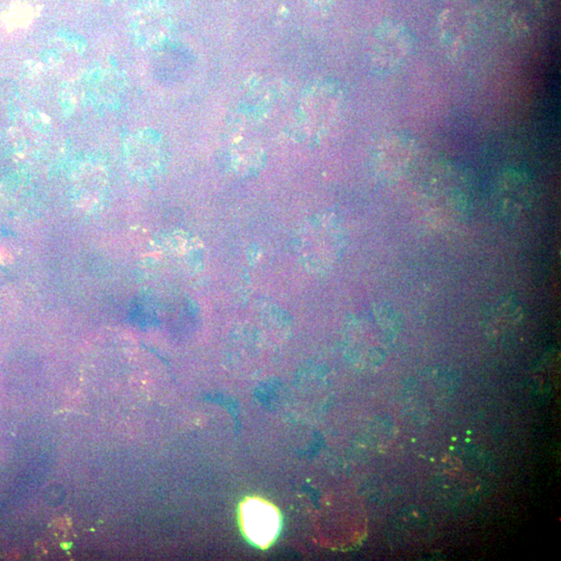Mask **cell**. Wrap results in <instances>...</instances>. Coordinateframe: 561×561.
<instances>
[{
    "instance_id": "obj_1",
    "label": "cell",
    "mask_w": 561,
    "mask_h": 561,
    "mask_svg": "<svg viewBox=\"0 0 561 561\" xmlns=\"http://www.w3.org/2000/svg\"><path fill=\"white\" fill-rule=\"evenodd\" d=\"M419 205L424 219L438 230L457 229L471 212L469 182L459 166L449 162L428 171L419 191Z\"/></svg>"
},
{
    "instance_id": "obj_2",
    "label": "cell",
    "mask_w": 561,
    "mask_h": 561,
    "mask_svg": "<svg viewBox=\"0 0 561 561\" xmlns=\"http://www.w3.org/2000/svg\"><path fill=\"white\" fill-rule=\"evenodd\" d=\"M345 244V230L339 219L329 213L315 215L299 233V262L309 273H326L340 258Z\"/></svg>"
},
{
    "instance_id": "obj_3",
    "label": "cell",
    "mask_w": 561,
    "mask_h": 561,
    "mask_svg": "<svg viewBox=\"0 0 561 561\" xmlns=\"http://www.w3.org/2000/svg\"><path fill=\"white\" fill-rule=\"evenodd\" d=\"M535 181L522 168H512L502 172L495 183L493 208L501 219L516 221L529 212L535 203Z\"/></svg>"
},
{
    "instance_id": "obj_4",
    "label": "cell",
    "mask_w": 561,
    "mask_h": 561,
    "mask_svg": "<svg viewBox=\"0 0 561 561\" xmlns=\"http://www.w3.org/2000/svg\"><path fill=\"white\" fill-rule=\"evenodd\" d=\"M418 145L411 134L394 132L375 148L372 161L375 173L388 182L404 178L416 164Z\"/></svg>"
},
{
    "instance_id": "obj_5",
    "label": "cell",
    "mask_w": 561,
    "mask_h": 561,
    "mask_svg": "<svg viewBox=\"0 0 561 561\" xmlns=\"http://www.w3.org/2000/svg\"><path fill=\"white\" fill-rule=\"evenodd\" d=\"M413 46L412 35L404 27L395 24L381 27L369 45L371 68L381 75L391 74L408 60Z\"/></svg>"
},
{
    "instance_id": "obj_6",
    "label": "cell",
    "mask_w": 561,
    "mask_h": 561,
    "mask_svg": "<svg viewBox=\"0 0 561 561\" xmlns=\"http://www.w3.org/2000/svg\"><path fill=\"white\" fill-rule=\"evenodd\" d=\"M341 104L342 94L334 84L315 86L303 99L299 113V120L308 129V136L318 138L326 134L338 117Z\"/></svg>"
},
{
    "instance_id": "obj_7",
    "label": "cell",
    "mask_w": 561,
    "mask_h": 561,
    "mask_svg": "<svg viewBox=\"0 0 561 561\" xmlns=\"http://www.w3.org/2000/svg\"><path fill=\"white\" fill-rule=\"evenodd\" d=\"M242 523L248 539L259 547H267L279 532L277 509L262 500H248L242 506Z\"/></svg>"
},
{
    "instance_id": "obj_8",
    "label": "cell",
    "mask_w": 561,
    "mask_h": 561,
    "mask_svg": "<svg viewBox=\"0 0 561 561\" xmlns=\"http://www.w3.org/2000/svg\"><path fill=\"white\" fill-rule=\"evenodd\" d=\"M442 49L450 58H457L469 47L474 35V22L465 8L455 6L443 13L438 29Z\"/></svg>"
},
{
    "instance_id": "obj_9",
    "label": "cell",
    "mask_w": 561,
    "mask_h": 561,
    "mask_svg": "<svg viewBox=\"0 0 561 561\" xmlns=\"http://www.w3.org/2000/svg\"><path fill=\"white\" fill-rule=\"evenodd\" d=\"M525 306L516 295H504L491 303L484 314V328L493 339L514 334L525 319Z\"/></svg>"
},
{
    "instance_id": "obj_10",
    "label": "cell",
    "mask_w": 561,
    "mask_h": 561,
    "mask_svg": "<svg viewBox=\"0 0 561 561\" xmlns=\"http://www.w3.org/2000/svg\"><path fill=\"white\" fill-rule=\"evenodd\" d=\"M550 0H510V25L518 35L530 33L541 22Z\"/></svg>"
}]
</instances>
